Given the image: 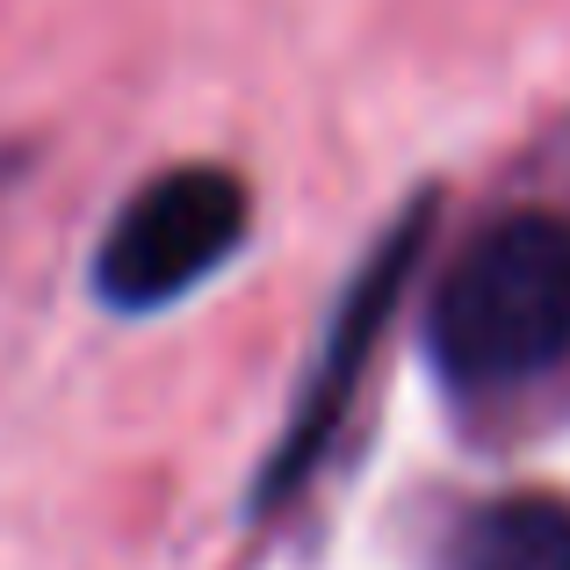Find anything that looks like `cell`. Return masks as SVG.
Here are the masks:
<instances>
[{"instance_id":"cell-1","label":"cell","mask_w":570,"mask_h":570,"mask_svg":"<svg viewBox=\"0 0 570 570\" xmlns=\"http://www.w3.org/2000/svg\"><path fill=\"white\" fill-rule=\"evenodd\" d=\"M426 354L455 390H513L570 354V217L513 209L455 253L426 311Z\"/></svg>"},{"instance_id":"cell-2","label":"cell","mask_w":570,"mask_h":570,"mask_svg":"<svg viewBox=\"0 0 570 570\" xmlns=\"http://www.w3.org/2000/svg\"><path fill=\"white\" fill-rule=\"evenodd\" d=\"M246 238V181L224 167H174L124 203L95 253V289L116 311H159L217 275Z\"/></svg>"},{"instance_id":"cell-3","label":"cell","mask_w":570,"mask_h":570,"mask_svg":"<svg viewBox=\"0 0 570 570\" xmlns=\"http://www.w3.org/2000/svg\"><path fill=\"white\" fill-rule=\"evenodd\" d=\"M412 246H419V217L404 224L397 246H390L383 261L368 267L362 282H354L347 311H340V333H333V347H325V368L311 376V397H304V412H296V426H289V441H282V455L267 462L261 505L275 499V491H289L296 476L318 462V448H325V433H333V419L347 412V383H354V368H362V362H368V347H376V325H383L390 296H397V275L412 267Z\"/></svg>"},{"instance_id":"cell-4","label":"cell","mask_w":570,"mask_h":570,"mask_svg":"<svg viewBox=\"0 0 570 570\" xmlns=\"http://www.w3.org/2000/svg\"><path fill=\"white\" fill-rule=\"evenodd\" d=\"M441 570H570V505L542 491L476 505L455 528Z\"/></svg>"}]
</instances>
